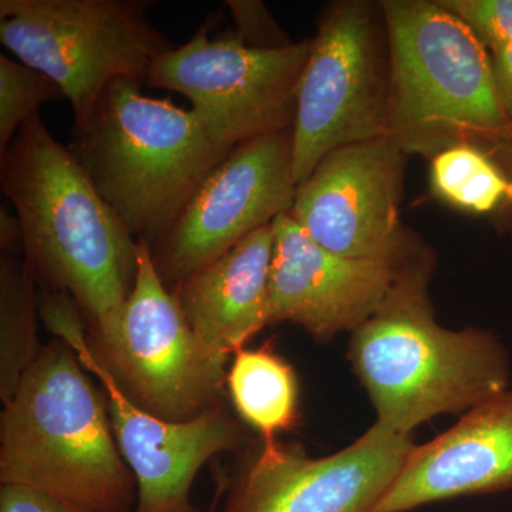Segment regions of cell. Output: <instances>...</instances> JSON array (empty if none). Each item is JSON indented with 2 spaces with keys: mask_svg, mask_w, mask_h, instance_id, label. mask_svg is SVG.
<instances>
[{
  "mask_svg": "<svg viewBox=\"0 0 512 512\" xmlns=\"http://www.w3.org/2000/svg\"><path fill=\"white\" fill-rule=\"evenodd\" d=\"M74 350H40L0 417V483L30 488L83 512H134L138 488L121 456L106 396Z\"/></svg>",
  "mask_w": 512,
  "mask_h": 512,
  "instance_id": "obj_3",
  "label": "cell"
},
{
  "mask_svg": "<svg viewBox=\"0 0 512 512\" xmlns=\"http://www.w3.org/2000/svg\"><path fill=\"white\" fill-rule=\"evenodd\" d=\"M137 80L104 90L73 126L70 151L138 242L153 249L232 148L212 140L194 110L144 96Z\"/></svg>",
  "mask_w": 512,
  "mask_h": 512,
  "instance_id": "obj_4",
  "label": "cell"
},
{
  "mask_svg": "<svg viewBox=\"0 0 512 512\" xmlns=\"http://www.w3.org/2000/svg\"><path fill=\"white\" fill-rule=\"evenodd\" d=\"M407 157L390 136L336 148L296 185L289 215L335 254H396L413 235L400 222Z\"/></svg>",
  "mask_w": 512,
  "mask_h": 512,
  "instance_id": "obj_13",
  "label": "cell"
},
{
  "mask_svg": "<svg viewBox=\"0 0 512 512\" xmlns=\"http://www.w3.org/2000/svg\"><path fill=\"white\" fill-rule=\"evenodd\" d=\"M512 488V389L495 394L439 437L414 446L372 512H409Z\"/></svg>",
  "mask_w": 512,
  "mask_h": 512,
  "instance_id": "obj_15",
  "label": "cell"
},
{
  "mask_svg": "<svg viewBox=\"0 0 512 512\" xmlns=\"http://www.w3.org/2000/svg\"><path fill=\"white\" fill-rule=\"evenodd\" d=\"M434 264L433 251L417 238L382 305L349 342L348 359L375 407V424L400 436L510 387V357L497 336L436 322Z\"/></svg>",
  "mask_w": 512,
  "mask_h": 512,
  "instance_id": "obj_2",
  "label": "cell"
},
{
  "mask_svg": "<svg viewBox=\"0 0 512 512\" xmlns=\"http://www.w3.org/2000/svg\"><path fill=\"white\" fill-rule=\"evenodd\" d=\"M45 326L76 353L103 387L117 446L137 481L134 512H200L191 488L201 468L244 440L241 424L222 404L187 421H168L134 403L111 375L87 336L83 313L66 292H37Z\"/></svg>",
  "mask_w": 512,
  "mask_h": 512,
  "instance_id": "obj_8",
  "label": "cell"
},
{
  "mask_svg": "<svg viewBox=\"0 0 512 512\" xmlns=\"http://www.w3.org/2000/svg\"><path fill=\"white\" fill-rule=\"evenodd\" d=\"M64 97L46 74L0 55V156L40 106Z\"/></svg>",
  "mask_w": 512,
  "mask_h": 512,
  "instance_id": "obj_20",
  "label": "cell"
},
{
  "mask_svg": "<svg viewBox=\"0 0 512 512\" xmlns=\"http://www.w3.org/2000/svg\"><path fill=\"white\" fill-rule=\"evenodd\" d=\"M0 40L62 89L80 126L119 79L146 83L173 49L134 0H0Z\"/></svg>",
  "mask_w": 512,
  "mask_h": 512,
  "instance_id": "obj_6",
  "label": "cell"
},
{
  "mask_svg": "<svg viewBox=\"0 0 512 512\" xmlns=\"http://www.w3.org/2000/svg\"><path fill=\"white\" fill-rule=\"evenodd\" d=\"M477 37L490 55L512 43V0H437Z\"/></svg>",
  "mask_w": 512,
  "mask_h": 512,
  "instance_id": "obj_21",
  "label": "cell"
},
{
  "mask_svg": "<svg viewBox=\"0 0 512 512\" xmlns=\"http://www.w3.org/2000/svg\"><path fill=\"white\" fill-rule=\"evenodd\" d=\"M25 259L0 258V397L8 402L39 356L37 291Z\"/></svg>",
  "mask_w": 512,
  "mask_h": 512,
  "instance_id": "obj_18",
  "label": "cell"
},
{
  "mask_svg": "<svg viewBox=\"0 0 512 512\" xmlns=\"http://www.w3.org/2000/svg\"><path fill=\"white\" fill-rule=\"evenodd\" d=\"M295 194L292 128L232 148L151 249L158 275L175 288L279 215L289 214Z\"/></svg>",
  "mask_w": 512,
  "mask_h": 512,
  "instance_id": "obj_11",
  "label": "cell"
},
{
  "mask_svg": "<svg viewBox=\"0 0 512 512\" xmlns=\"http://www.w3.org/2000/svg\"><path fill=\"white\" fill-rule=\"evenodd\" d=\"M508 188L503 171L476 144H458L430 160L431 195L457 210L493 215Z\"/></svg>",
  "mask_w": 512,
  "mask_h": 512,
  "instance_id": "obj_19",
  "label": "cell"
},
{
  "mask_svg": "<svg viewBox=\"0 0 512 512\" xmlns=\"http://www.w3.org/2000/svg\"><path fill=\"white\" fill-rule=\"evenodd\" d=\"M227 386L238 416L261 434L262 441L276 440L298 424V376L271 343L238 350L227 372Z\"/></svg>",
  "mask_w": 512,
  "mask_h": 512,
  "instance_id": "obj_17",
  "label": "cell"
},
{
  "mask_svg": "<svg viewBox=\"0 0 512 512\" xmlns=\"http://www.w3.org/2000/svg\"><path fill=\"white\" fill-rule=\"evenodd\" d=\"M478 147L483 148L485 153L491 157V160L498 165V168L503 171L505 178H507L508 184H510L503 204L491 217H493L498 232L510 235L512 238V124L498 136L488 138V140L478 144Z\"/></svg>",
  "mask_w": 512,
  "mask_h": 512,
  "instance_id": "obj_23",
  "label": "cell"
},
{
  "mask_svg": "<svg viewBox=\"0 0 512 512\" xmlns=\"http://www.w3.org/2000/svg\"><path fill=\"white\" fill-rule=\"evenodd\" d=\"M272 229L269 326L289 322L323 343L375 315L419 238L413 232L396 254L348 258L320 247L289 214Z\"/></svg>",
  "mask_w": 512,
  "mask_h": 512,
  "instance_id": "obj_14",
  "label": "cell"
},
{
  "mask_svg": "<svg viewBox=\"0 0 512 512\" xmlns=\"http://www.w3.org/2000/svg\"><path fill=\"white\" fill-rule=\"evenodd\" d=\"M0 512H83L30 488L16 485L0 487Z\"/></svg>",
  "mask_w": 512,
  "mask_h": 512,
  "instance_id": "obj_24",
  "label": "cell"
},
{
  "mask_svg": "<svg viewBox=\"0 0 512 512\" xmlns=\"http://www.w3.org/2000/svg\"><path fill=\"white\" fill-rule=\"evenodd\" d=\"M0 183L22 227L30 275L46 291L69 293L93 335L106 332L133 291L140 242L39 113L0 156Z\"/></svg>",
  "mask_w": 512,
  "mask_h": 512,
  "instance_id": "obj_1",
  "label": "cell"
},
{
  "mask_svg": "<svg viewBox=\"0 0 512 512\" xmlns=\"http://www.w3.org/2000/svg\"><path fill=\"white\" fill-rule=\"evenodd\" d=\"M212 26L211 18L183 46L158 56L146 84L187 97L220 146L291 130L312 40L264 49L235 33L212 39Z\"/></svg>",
  "mask_w": 512,
  "mask_h": 512,
  "instance_id": "obj_9",
  "label": "cell"
},
{
  "mask_svg": "<svg viewBox=\"0 0 512 512\" xmlns=\"http://www.w3.org/2000/svg\"><path fill=\"white\" fill-rule=\"evenodd\" d=\"M390 50L389 136L407 156L478 144L510 126L491 55L437 0H383Z\"/></svg>",
  "mask_w": 512,
  "mask_h": 512,
  "instance_id": "obj_5",
  "label": "cell"
},
{
  "mask_svg": "<svg viewBox=\"0 0 512 512\" xmlns=\"http://www.w3.org/2000/svg\"><path fill=\"white\" fill-rule=\"evenodd\" d=\"M495 89L508 121L512 124V43L491 55Z\"/></svg>",
  "mask_w": 512,
  "mask_h": 512,
  "instance_id": "obj_25",
  "label": "cell"
},
{
  "mask_svg": "<svg viewBox=\"0 0 512 512\" xmlns=\"http://www.w3.org/2000/svg\"><path fill=\"white\" fill-rule=\"evenodd\" d=\"M311 40L292 127L296 185L330 151L389 136L390 50L380 2L329 3Z\"/></svg>",
  "mask_w": 512,
  "mask_h": 512,
  "instance_id": "obj_7",
  "label": "cell"
},
{
  "mask_svg": "<svg viewBox=\"0 0 512 512\" xmlns=\"http://www.w3.org/2000/svg\"><path fill=\"white\" fill-rule=\"evenodd\" d=\"M414 447L373 424L355 443L312 458L296 444L262 441L241 468L221 512H372Z\"/></svg>",
  "mask_w": 512,
  "mask_h": 512,
  "instance_id": "obj_12",
  "label": "cell"
},
{
  "mask_svg": "<svg viewBox=\"0 0 512 512\" xmlns=\"http://www.w3.org/2000/svg\"><path fill=\"white\" fill-rule=\"evenodd\" d=\"M225 5L234 16L235 35L248 46L278 49L292 45L261 2L231 0Z\"/></svg>",
  "mask_w": 512,
  "mask_h": 512,
  "instance_id": "obj_22",
  "label": "cell"
},
{
  "mask_svg": "<svg viewBox=\"0 0 512 512\" xmlns=\"http://www.w3.org/2000/svg\"><path fill=\"white\" fill-rule=\"evenodd\" d=\"M272 254L271 224L175 286L191 329L222 362L269 326Z\"/></svg>",
  "mask_w": 512,
  "mask_h": 512,
  "instance_id": "obj_16",
  "label": "cell"
},
{
  "mask_svg": "<svg viewBox=\"0 0 512 512\" xmlns=\"http://www.w3.org/2000/svg\"><path fill=\"white\" fill-rule=\"evenodd\" d=\"M23 247V232L19 218L10 214L8 208L0 210V247L6 254H12L16 247Z\"/></svg>",
  "mask_w": 512,
  "mask_h": 512,
  "instance_id": "obj_26",
  "label": "cell"
},
{
  "mask_svg": "<svg viewBox=\"0 0 512 512\" xmlns=\"http://www.w3.org/2000/svg\"><path fill=\"white\" fill-rule=\"evenodd\" d=\"M93 338L121 389L154 416L187 421L221 403L227 362L197 338L158 275L146 242H140L136 282L126 305L113 326Z\"/></svg>",
  "mask_w": 512,
  "mask_h": 512,
  "instance_id": "obj_10",
  "label": "cell"
},
{
  "mask_svg": "<svg viewBox=\"0 0 512 512\" xmlns=\"http://www.w3.org/2000/svg\"><path fill=\"white\" fill-rule=\"evenodd\" d=\"M218 498H215L214 504H212L211 510L208 512H217Z\"/></svg>",
  "mask_w": 512,
  "mask_h": 512,
  "instance_id": "obj_27",
  "label": "cell"
}]
</instances>
